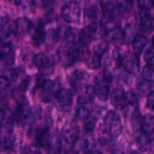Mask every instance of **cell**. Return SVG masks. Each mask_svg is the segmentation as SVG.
<instances>
[{
	"mask_svg": "<svg viewBox=\"0 0 154 154\" xmlns=\"http://www.w3.org/2000/svg\"><path fill=\"white\" fill-rule=\"evenodd\" d=\"M90 57V52L87 45L82 43L73 44L66 51V60L67 63H75L87 60Z\"/></svg>",
	"mask_w": 154,
	"mask_h": 154,
	"instance_id": "cell-1",
	"label": "cell"
},
{
	"mask_svg": "<svg viewBox=\"0 0 154 154\" xmlns=\"http://www.w3.org/2000/svg\"><path fill=\"white\" fill-rule=\"evenodd\" d=\"M104 126L113 138L118 137L122 131V122L119 114L114 111H108L104 120Z\"/></svg>",
	"mask_w": 154,
	"mask_h": 154,
	"instance_id": "cell-2",
	"label": "cell"
},
{
	"mask_svg": "<svg viewBox=\"0 0 154 154\" xmlns=\"http://www.w3.org/2000/svg\"><path fill=\"white\" fill-rule=\"evenodd\" d=\"M40 99L44 102H50L57 97L61 89L56 81L51 80H42L39 84Z\"/></svg>",
	"mask_w": 154,
	"mask_h": 154,
	"instance_id": "cell-3",
	"label": "cell"
},
{
	"mask_svg": "<svg viewBox=\"0 0 154 154\" xmlns=\"http://www.w3.org/2000/svg\"><path fill=\"white\" fill-rule=\"evenodd\" d=\"M61 16L66 22L75 23L79 22L81 17V8L76 1H69L63 5L61 11Z\"/></svg>",
	"mask_w": 154,
	"mask_h": 154,
	"instance_id": "cell-4",
	"label": "cell"
},
{
	"mask_svg": "<svg viewBox=\"0 0 154 154\" xmlns=\"http://www.w3.org/2000/svg\"><path fill=\"white\" fill-rule=\"evenodd\" d=\"M30 135L34 138L38 146L47 148L51 136L48 125L40 124L33 127L30 130Z\"/></svg>",
	"mask_w": 154,
	"mask_h": 154,
	"instance_id": "cell-5",
	"label": "cell"
},
{
	"mask_svg": "<svg viewBox=\"0 0 154 154\" xmlns=\"http://www.w3.org/2000/svg\"><path fill=\"white\" fill-rule=\"evenodd\" d=\"M35 65L42 72L43 75H51L53 73L55 66L54 59L47 54H38L34 57Z\"/></svg>",
	"mask_w": 154,
	"mask_h": 154,
	"instance_id": "cell-6",
	"label": "cell"
},
{
	"mask_svg": "<svg viewBox=\"0 0 154 154\" xmlns=\"http://www.w3.org/2000/svg\"><path fill=\"white\" fill-rule=\"evenodd\" d=\"M30 111L31 109L29 108L28 101L25 99V97H21L17 101L16 108L12 111L14 121H16L18 123H26Z\"/></svg>",
	"mask_w": 154,
	"mask_h": 154,
	"instance_id": "cell-7",
	"label": "cell"
},
{
	"mask_svg": "<svg viewBox=\"0 0 154 154\" xmlns=\"http://www.w3.org/2000/svg\"><path fill=\"white\" fill-rule=\"evenodd\" d=\"M84 17L87 24L90 23H102L103 17L102 6L101 5L93 3L86 7L84 10Z\"/></svg>",
	"mask_w": 154,
	"mask_h": 154,
	"instance_id": "cell-8",
	"label": "cell"
},
{
	"mask_svg": "<svg viewBox=\"0 0 154 154\" xmlns=\"http://www.w3.org/2000/svg\"><path fill=\"white\" fill-rule=\"evenodd\" d=\"M105 35L108 42L116 46H120L125 41L123 31L117 26H105Z\"/></svg>",
	"mask_w": 154,
	"mask_h": 154,
	"instance_id": "cell-9",
	"label": "cell"
},
{
	"mask_svg": "<svg viewBox=\"0 0 154 154\" xmlns=\"http://www.w3.org/2000/svg\"><path fill=\"white\" fill-rule=\"evenodd\" d=\"M108 50V46L105 43H101L94 48L93 54L91 58H89L88 67L92 69H99L101 66V60L103 54Z\"/></svg>",
	"mask_w": 154,
	"mask_h": 154,
	"instance_id": "cell-10",
	"label": "cell"
},
{
	"mask_svg": "<svg viewBox=\"0 0 154 154\" xmlns=\"http://www.w3.org/2000/svg\"><path fill=\"white\" fill-rule=\"evenodd\" d=\"M57 103L60 108L64 111H69L73 103V95L71 90L68 89H61L59 91L57 97Z\"/></svg>",
	"mask_w": 154,
	"mask_h": 154,
	"instance_id": "cell-11",
	"label": "cell"
},
{
	"mask_svg": "<svg viewBox=\"0 0 154 154\" xmlns=\"http://www.w3.org/2000/svg\"><path fill=\"white\" fill-rule=\"evenodd\" d=\"M62 136L68 144H75L79 136V129L78 126L73 123L66 124L62 130Z\"/></svg>",
	"mask_w": 154,
	"mask_h": 154,
	"instance_id": "cell-12",
	"label": "cell"
},
{
	"mask_svg": "<svg viewBox=\"0 0 154 154\" xmlns=\"http://www.w3.org/2000/svg\"><path fill=\"white\" fill-rule=\"evenodd\" d=\"M88 78L89 74L87 72L81 69H76L70 74L69 76V81L72 88L78 90L84 85Z\"/></svg>",
	"mask_w": 154,
	"mask_h": 154,
	"instance_id": "cell-13",
	"label": "cell"
},
{
	"mask_svg": "<svg viewBox=\"0 0 154 154\" xmlns=\"http://www.w3.org/2000/svg\"><path fill=\"white\" fill-rule=\"evenodd\" d=\"M109 83L107 82L104 77H98L95 81V89H96V96L101 101H106L108 99L110 93Z\"/></svg>",
	"mask_w": 154,
	"mask_h": 154,
	"instance_id": "cell-14",
	"label": "cell"
},
{
	"mask_svg": "<svg viewBox=\"0 0 154 154\" xmlns=\"http://www.w3.org/2000/svg\"><path fill=\"white\" fill-rule=\"evenodd\" d=\"M103 17L108 21H112L116 19L117 13H119L114 0H102L101 2Z\"/></svg>",
	"mask_w": 154,
	"mask_h": 154,
	"instance_id": "cell-15",
	"label": "cell"
},
{
	"mask_svg": "<svg viewBox=\"0 0 154 154\" xmlns=\"http://www.w3.org/2000/svg\"><path fill=\"white\" fill-rule=\"evenodd\" d=\"M1 27V40L2 43H9L17 35L16 22L8 21Z\"/></svg>",
	"mask_w": 154,
	"mask_h": 154,
	"instance_id": "cell-16",
	"label": "cell"
},
{
	"mask_svg": "<svg viewBox=\"0 0 154 154\" xmlns=\"http://www.w3.org/2000/svg\"><path fill=\"white\" fill-rule=\"evenodd\" d=\"M140 27L144 32L150 33L154 31V17L150 14V11L140 10Z\"/></svg>",
	"mask_w": 154,
	"mask_h": 154,
	"instance_id": "cell-17",
	"label": "cell"
},
{
	"mask_svg": "<svg viewBox=\"0 0 154 154\" xmlns=\"http://www.w3.org/2000/svg\"><path fill=\"white\" fill-rule=\"evenodd\" d=\"M84 31L91 40H96L105 35V26L102 25V23L87 24V26L84 29Z\"/></svg>",
	"mask_w": 154,
	"mask_h": 154,
	"instance_id": "cell-18",
	"label": "cell"
},
{
	"mask_svg": "<svg viewBox=\"0 0 154 154\" xmlns=\"http://www.w3.org/2000/svg\"><path fill=\"white\" fill-rule=\"evenodd\" d=\"M111 104L118 110H123L127 106L126 93L120 88L114 89L111 94Z\"/></svg>",
	"mask_w": 154,
	"mask_h": 154,
	"instance_id": "cell-19",
	"label": "cell"
},
{
	"mask_svg": "<svg viewBox=\"0 0 154 154\" xmlns=\"http://www.w3.org/2000/svg\"><path fill=\"white\" fill-rule=\"evenodd\" d=\"M96 95V92L95 87H93L91 85L86 86L78 97L77 102L80 105H87L94 100Z\"/></svg>",
	"mask_w": 154,
	"mask_h": 154,
	"instance_id": "cell-20",
	"label": "cell"
},
{
	"mask_svg": "<svg viewBox=\"0 0 154 154\" xmlns=\"http://www.w3.org/2000/svg\"><path fill=\"white\" fill-rule=\"evenodd\" d=\"M32 30V37L33 43H34L35 46L39 47L45 42V37H46V34H45V29H44L43 24L42 23L41 21H38L35 25L33 24V27Z\"/></svg>",
	"mask_w": 154,
	"mask_h": 154,
	"instance_id": "cell-21",
	"label": "cell"
},
{
	"mask_svg": "<svg viewBox=\"0 0 154 154\" xmlns=\"http://www.w3.org/2000/svg\"><path fill=\"white\" fill-rule=\"evenodd\" d=\"M14 62V53L9 43H2L1 48V63L3 66H11Z\"/></svg>",
	"mask_w": 154,
	"mask_h": 154,
	"instance_id": "cell-22",
	"label": "cell"
},
{
	"mask_svg": "<svg viewBox=\"0 0 154 154\" xmlns=\"http://www.w3.org/2000/svg\"><path fill=\"white\" fill-rule=\"evenodd\" d=\"M123 66L125 71L129 74H136L138 70L139 69V65H138V56L132 54H129L125 58H123Z\"/></svg>",
	"mask_w": 154,
	"mask_h": 154,
	"instance_id": "cell-23",
	"label": "cell"
},
{
	"mask_svg": "<svg viewBox=\"0 0 154 154\" xmlns=\"http://www.w3.org/2000/svg\"><path fill=\"white\" fill-rule=\"evenodd\" d=\"M17 30V35L20 36H24L29 32H30L33 27V23L29 19L26 17H20L16 21Z\"/></svg>",
	"mask_w": 154,
	"mask_h": 154,
	"instance_id": "cell-24",
	"label": "cell"
},
{
	"mask_svg": "<svg viewBox=\"0 0 154 154\" xmlns=\"http://www.w3.org/2000/svg\"><path fill=\"white\" fill-rule=\"evenodd\" d=\"M83 32L74 27H69L65 32V38L66 42L72 44L82 43Z\"/></svg>",
	"mask_w": 154,
	"mask_h": 154,
	"instance_id": "cell-25",
	"label": "cell"
},
{
	"mask_svg": "<svg viewBox=\"0 0 154 154\" xmlns=\"http://www.w3.org/2000/svg\"><path fill=\"white\" fill-rule=\"evenodd\" d=\"M17 78V72L13 69H5L1 74L2 90L7 89L11 83L14 82Z\"/></svg>",
	"mask_w": 154,
	"mask_h": 154,
	"instance_id": "cell-26",
	"label": "cell"
},
{
	"mask_svg": "<svg viewBox=\"0 0 154 154\" xmlns=\"http://www.w3.org/2000/svg\"><path fill=\"white\" fill-rule=\"evenodd\" d=\"M96 146V138L90 132L83 137L81 141V150L83 153H92Z\"/></svg>",
	"mask_w": 154,
	"mask_h": 154,
	"instance_id": "cell-27",
	"label": "cell"
},
{
	"mask_svg": "<svg viewBox=\"0 0 154 154\" xmlns=\"http://www.w3.org/2000/svg\"><path fill=\"white\" fill-rule=\"evenodd\" d=\"M141 131L147 135H152L154 133V116L146 114L141 119Z\"/></svg>",
	"mask_w": 154,
	"mask_h": 154,
	"instance_id": "cell-28",
	"label": "cell"
},
{
	"mask_svg": "<svg viewBox=\"0 0 154 154\" xmlns=\"http://www.w3.org/2000/svg\"><path fill=\"white\" fill-rule=\"evenodd\" d=\"M47 149L50 153H60L61 152V138L57 132H54L51 135Z\"/></svg>",
	"mask_w": 154,
	"mask_h": 154,
	"instance_id": "cell-29",
	"label": "cell"
},
{
	"mask_svg": "<svg viewBox=\"0 0 154 154\" xmlns=\"http://www.w3.org/2000/svg\"><path fill=\"white\" fill-rule=\"evenodd\" d=\"M147 40L142 35H137L132 42V49L135 55L139 56L147 45Z\"/></svg>",
	"mask_w": 154,
	"mask_h": 154,
	"instance_id": "cell-30",
	"label": "cell"
},
{
	"mask_svg": "<svg viewBox=\"0 0 154 154\" xmlns=\"http://www.w3.org/2000/svg\"><path fill=\"white\" fill-rule=\"evenodd\" d=\"M117 10L121 15H127L133 7L134 0H116Z\"/></svg>",
	"mask_w": 154,
	"mask_h": 154,
	"instance_id": "cell-31",
	"label": "cell"
},
{
	"mask_svg": "<svg viewBox=\"0 0 154 154\" xmlns=\"http://www.w3.org/2000/svg\"><path fill=\"white\" fill-rule=\"evenodd\" d=\"M153 141V139L151 135H147V134L144 133L141 131L139 135H138V137H137V142H138L139 147H141V148L147 149L150 147Z\"/></svg>",
	"mask_w": 154,
	"mask_h": 154,
	"instance_id": "cell-32",
	"label": "cell"
},
{
	"mask_svg": "<svg viewBox=\"0 0 154 154\" xmlns=\"http://www.w3.org/2000/svg\"><path fill=\"white\" fill-rule=\"evenodd\" d=\"M135 29H135V26L133 23H128L125 26L124 31H123V33H124V39L128 43H131V42L132 43L134 38L136 36H135Z\"/></svg>",
	"mask_w": 154,
	"mask_h": 154,
	"instance_id": "cell-33",
	"label": "cell"
},
{
	"mask_svg": "<svg viewBox=\"0 0 154 154\" xmlns=\"http://www.w3.org/2000/svg\"><path fill=\"white\" fill-rule=\"evenodd\" d=\"M141 76L144 81H147L150 83L154 82V66L150 65H147L143 68Z\"/></svg>",
	"mask_w": 154,
	"mask_h": 154,
	"instance_id": "cell-34",
	"label": "cell"
},
{
	"mask_svg": "<svg viewBox=\"0 0 154 154\" xmlns=\"http://www.w3.org/2000/svg\"><path fill=\"white\" fill-rule=\"evenodd\" d=\"M89 116H90V111L88 108H85V107H79L75 111V117L79 120H87L88 119Z\"/></svg>",
	"mask_w": 154,
	"mask_h": 154,
	"instance_id": "cell-35",
	"label": "cell"
},
{
	"mask_svg": "<svg viewBox=\"0 0 154 154\" xmlns=\"http://www.w3.org/2000/svg\"><path fill=\"white\" fill-rule=\"evenodd\" d=\"M144 60L147 65L154 66V45L146 50L144 53Z\"/></svg>",
	"mask_w": 154,
	"mask_h": 154,
	"instance_id": "cell-36",
	"label": "cell"
},
{
	"mask_svg": "<svg viewBox=\"0 0 154 154\" xmlns=\"http://www.w3.org/2000/svg\"><path fill=\"white\" fill-rule=\"evenodd\" d=\"M112 138H113L111 136V135L105 129L103 132H100L99 134V138H98V139H99V141L100 142L101 144L105 145V144H108Z\"/></svg>",
	"mask_w": 154,
	"mask_h": 154,
	"instance_id": "cell-37",
	"label": "cell"
},
{
	"mask_svg": "<svg viewBox=\"0 0 154 154\" xmlns=\"http://www.w3.org/2000/svg\"><path fill=\"white\" fill-rule=\"evenodd\" d=\"M126 103L127 105H129L131 107H135L138 104V100H137V97L135 94L132 92H127L126 93Z\"/></svg>",
	"mask_w": 154,
	"mask_h": 154,
	"instance_id": "cell-38",
	"label": "cell"
},
{
	"mask_svg": "<svg viewBox=\"0 0 154 154\" xmlns=\"http://www.w3.org/2000/svg\"><path fill=\"white\" fill-rule=\"evenodd\" d=\"M139 10L150 11L153 6V0H138Z\"/></svg>",
	"mask_w": 154,
	"mask_h": 154,
	"instance_id": "cell-39",
	"label": "cell"
},
{
	"mask_svg": "<svg viewBox=\"0 0 154 154\" xmlns=\"http://www.w3.org/2000/svg\"><path fill=\"white\" fill-rule=\"evenodd\" d=\"M150 82L147 81H141L138 86V90L141 96H144L147 94L150 90Z\"/></svg>",
	"mask_w": 154,
	"mask_h": 154,
	"instance_id": "cell-40",
	"label": "cell"
},
{
	"mask_svg": "<svg viewBox=\"0 0 154 154\" xmlns=\"http://www.w3.org/2000/svg\"><path fill=\"white\" fill-rule=\"evenodd\" d=\"M112 58L113 60H114V61L115 62V63L117 64V66H120L121 65H123V58H122L121 54H120V50H119L118 48H116V49L113 51Z\"/></svg>",
	"mask_w": 154,
	"mask_h": 154,
	"instance_id": "cell-41",
	"label": "cell"
},
{
	"mask_svg": "<svg viewBox=\"0 0 154 154\" xmlns=\"http://www.w3.org/2000/svg\"><path fill=\"white\" fill-rule=\"evenodd\" d=\"M32 1L35 5L38 7H46L53 4L55 0H32Z\"/></svg>",
	"mask_w": 154,
	"mask_h": 154,
	"instance_id": "cell-42",
	"label": "cell"
},
{
	"mask_svg": "<svg viewBox=\"0 0 154 154\" xmlns=\"http://www.w3.org/2000/svg\"><path fill=\"white\" fill-rule=\"evenodd\" d=\"M147 107L149 109L154 111V91L149 93L147 100Z\"/></svg>",
	"mask_w": 154,
	"mask_h": 154,
	"instance_id": "cell-43",
	"label": "cell"
},
{
	"mask_svg": "<svg viewBox=\"0 0 154 154\" xmlns=\"http://www.w3.org/2000/svg\"><path fill=\"white\" fill-rule=\"evenodd\" d=\"M95 128V123L92 120H88L85 123V129L87 132H91Z\"/></svg>",
	"mask_w": 154,
	"mask_h": 154,
	"instance_id": "cell-44",
	"label": "cell"
},
{
	"mask_svg": "<svg viewBox=\"0 0 154 154\" xmlns=\"http://www.w3.org/2000/svg\"><path fill=\"white\" fill-rule=\"evenodd\" d=\"M26 153H40V150H38V148H37V147L35 146H30V147H27L26 150Z\"/></svg>",
	"mask_w": 154,
	"mask_h": 154,
	"instance_id": "cell-45",
	"label": "cell"
},
{
	"mask_svg": "<svg viewBox=\"0 0 154 154\" xmlns=\"http://www.w3.org/2000/svg\"><path fill=\"white\" fill-rule=\"evenodd\" d=\"M153 45H154V36L153 37Z\"/></svg>",
	"mask_w": 154,
	"mask_h": 154,
	"instance_id": "cell-46",
	"label": "cell"
}]
</instances>
